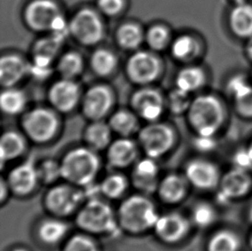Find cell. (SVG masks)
<instances>
[{
	"instance_id": "15",
	"label": "cell",
	"mask_w": 252,
	"mask_h": 251,
	"mask_svg": "<svg viewBox=\"0 0 252 251\" xmlns=\"http://www.w3.org/2000/svg\"><path fill=\"white\" fill-rule=\"evenodd\" d=\"M7 184L10 193L17 197L30 196L41 184L38 176L37 163L33 157L14 166L7 174Z\"/></svg>"
},
{
	"instance_id": "20",
	"label": "cell",
	"mask_w": 252,
	"mask_h": 251,
	"mask_svg": "<svg viewBox=\"0 0 252 251\" xmlns=\"http://www.w3.org/2000/svg\"><path fill=\"white\" fill-rule=\"evenodd\" d=\"M191 188L183 172H170L161 177L157 194L164 204L177 206L187 200Z\"/></svg>"
},
{
	"instance_id": "40",
	"label": "cell",
	"mask_w": 252,
	"mask_h": 251,
	"mask_svg": "<svg viewBox=\"0 0 252 251\" xmlns=\"http://www.w3.org/2000/svg\"><path fill=\"white\" fill-rule=\"evenodd\" d=\"M190 95L187 92H183L176 87L170 92L166 99L168 109L174 115H183L187 113L193 99L191 98Z\"/></svg>"
},
{
	"instance_id": "34",
	"label": "cell",
	"mask_w": 252,
	"mask_h": 251,
	"mask_svg": "<svg viewBox=\"0 0 252 251\" xmlns=\"http://www.w3.org/2000/svg\"><path fill=\"white\" fill-rule=\"evenodd\" d=\"M27 102L26 94L15 87L4 88L0 95V107L8 116H17L24 112Z\"/></svg>"
},
{
	"instance_id": "30",
	"label": "cell",
	"mask_w": 252,
	"mask_h": 251,
	"mask_svg": "<svg viewBox=\"0 0 252 251\" xmlns=\"http://www.w3.org/2000/svg\"><path fill=\"white\" fill-rule=\"evenodd\" d=\"M112 133L109 123H104L102 120L92 122L85 129V146L97 153L106 151L113 141Z\"/></svg>"
},
{
	"instance_id": "24",
	"label": "cell",
	"mask_w": 252,
	"mask_h": 251,
	"mask_svg": "<svg viewBox=\"0 0 252 251\" xmlns=\"http://www.w3.org/2000/svg\"><path fill=\"white\" fill-rule=\"evenodd\" d=\"M30 64L14 54L3 55L0 60V84L3 88L14 87L29 74Z\"/></svg>"
},
{
	"instance_id": "48",
	"label": "cell",
	"mask_w": 252,
	"mask_h": 251,
	"mask_svg": "<svg viewBox=\"0 0 252 251\" xmlns=\"http://www.w3.org/2000/svg\"><path fill=\"white\" fill-rule=\"evenodd\" d=\"M10 251H31L29 249L26 247H23V246H19V247H15V248L11 249Z\"/></svg>"
},
{
	"instance_id": "17",
	"label": "cell",
	"mask_w": 252,
	"mask_h": 251,
	"mask_svg": "<svg viewBox=\"0 0 252 251\" xmlns=\"http://www.w3.org/2000/svg\"><path fill=\"white\" fill-rule=\"evenodd\" d=\"M114 95L107 85H97L87 90L82 98V112L87 119L101 121L112 108Z\"/></svg>"
},
{
	"instance_id": "3",
	"label": "cell",
	"mask_w": 252,
	"mask_h": 251,
	"mask_svg": "<svg viewBox=\"0 0 252 251\" xmlns=\"http://www.w3.org/2000/svg\"><path fill=\"white\" fill-rule=\"evenodd\" d=\"M77 226L80 231L94 237H117L122 232L116 211L109 200L102 197L85 201L75 215Z\"/></svg>"
},
{
	"instance_id": "39",
	"label": "cell",
	"mask_w": 252,
	"mask_h": 251,
	"mask_svg": "<svg viewBox=\"0 0 252 251\" xmlns=\"http://www.w3.org/2000/svg\"><path fill=\"white\" fill-rule=\"evenodd\" d=\"M170 38V31L164 25H154L145 34V41L154 52H160L167 48Z\"/></svg>"
},
{
	"instance_id": "2",
	"label": "cell",
	"mask_w": 252,
	"mask_h": 251,
	"mask_svg": "<svg viewBox=\"0 0 252 251\" xmlns=\"http://www.w3.org/2000/svg\"><path fill=\"white\" fill-rule=\"evenodd\" d=\"M116 214L122 231L133 236L153 231L160 215L149 195L140 193L125 197L116 210Z\"/></svg>"
},
{
	"instance_id": "5",
	"label": "cell",
	"mask_w": 252,
	"mask_h": 251,
	"mask_svg": "<svg viewBox=\"0 0 252 251\" xmlns=\"http://www.w3.org/2000/svg\"><path fill=\"white\" fill-rule=\"evenodd\" d=\"M86 201L83 188L67 182L50 186L45 194L43 205L49 215L66 219L75 216Z\"/></svg>"
},
{
	"instance_id": "37",
	"label": "cell",
	"mask_w": 252,
	"mask_h": 251,
	"mask_svg": "<svg viewBox=\"0 0 252 251\" xmlns=\"http://www.w3.org/2000/svg\"><path fill=\"white\" fill-rule=\"evenodd\" d=\"M103 248L100 245L96 238L92 235L79 232L69 236L63 244L62 251H102Z\"/></svg>"
},
{
	"instance_id": "9",
	"label": "cell",
	"mask_w": 252,
	"mask_h": 251,
	"mask_svg": "<svg viewBox=\"0 0 252 251\" xmlns=\"http://www.w3.org/2000/svg\"><path fill=\"white\" fill-rule=\"evenodd\" d=\"M21 126L28 139L43 145L55 139L60 123L58 117L51 109L35 108L23 116Z\"/></svg>"
},
{
	"instance_id": "47",
	"label": "cell",
	"mask_w": 252,
	"mask_h": 251,
	"mask_svg": "<svg viewBox=\"0 0 252 251\" xmlns=\"http://www.w3.org/2000/svg\"><path fill=\"white\" fill-rule=\"evenodd\" d=\"M246 220L249 223L250 225L252 224V200L249 206L247 207V210L246 213Z\"/></svg>"
},
{
	"instance_id": "41",
	"label": "cell",
	"mask_w": 252,
	"mask_h": 251,
	"mask_svg": "<svg viewBox=\"0 0 252 251\" xmlns=\"http://www.w3.org/2000/svg\"><path fill=\"white\" fill-rule=\"evenodd\" d=\"M192 146L201 156H208L215 153L218 147L217 137L195 135L192 140Z\"/></svg>"
},
{
	"instance_id": "42",
	"label": "cell",
	"mask_w": 252,
	"mask_h": 251,
	"mask_svg": "<svg viewBox=\"0 0 252 251\" xmlns=\"http://www.w3.org/2000/svg\"><path fill=\"white\" fill-rule=\"evenodd\" d=\"M97 8L103 15L115 17L124 8V0H97Z\"/></svg>"
},
{
	"instance_id": "21",
	"label": "cell",
	"mask_w": 252,
	"mask_h": 251,
	"mask_svg": "<svg viewBox=\"0 0 252 251\" xmlns=\"http://www.w3.org/2000/svg\"><path fill=\"white\" fill-rule=\"evenodd\" d=\"M226 91L232 97L236 113L241 118L252 120V85L246 76H232L226 84Z\"/></svg>"
},
{
	"instance_id": "36",
	"label": "cell",
	"mask_w": 252,
	"mask_h": 251,
	"mask_svg": "<svg viewBox=\"0 0 252 251\" xmlns=\"http://www.w3.org/2000/svg\"><path fill=\"white\" fill-rule=\"evenodd\" d=\"M84 60L77 52H67L62 55L57 63V71L62 78L74 79L82 73Z\"/></svg>"
},
{
	"instance_id": "13",
	"label": "cell",
	"mask_w": 252,
	"mask_h": 251,
	"mask_svg": "<svg viewBox=\"0 0 252 251\" xmlns=\"http://www.w3.org/2000/svg\"><path fill=\"white\" fill-rule=\"evenodd\" d=\"M166 105V100L158 89L142 86L131 96L130 106L137 116L147 123L158 122Z\"/></svg>"
},
{
	"instance_id": "29",
	"label": "cell",
	"mask_w": 252,
	"mask_h": 251,
	"mask_svg": "<svg viewBox=\"0 0 252 251\" xmlns=\"http://www.w3.org/2000/svg\"><path fill=\"white\" fill-rule=\"evenodd\" d=\"M201 43L192 34H183L174 39L170 45V53L177 62H194L201 55Z\"/></svg>"
},
{
	"instance_id": "18",
	"label": "cell",
	"mask_w": 252,
	"mask_h": 251,
	"mask_svg": "<svg viewBox=\"0 0 252 251\" xmlns=\"http://www.w3.org/2000/svg\"><path fill=\"white\" fill-rule=\"evenodd\" d=\"M81 90L74 79L62 78L48 91V98L55 110L63 114L72 112L80 100Z\"/></svg>"
},
{
	"instance_id": "43",
	"label": "cell",
	"mask_w": 252,
	"mask_h": 251,
	"mask_svg": "<svg viewBox=\"0 0 252 251\" xmlns=\"http://www.w3.org/2000/svg\"><path fill=\"white\" fill-rule=\"evenodd\" d=\"M231 160H232L231 166L252 171V158L246 146L235 151L232 154Z\"/></svg>"
},
{
	"instance_id": "14",
	"label": "cell",
	"mask_w": 252,
	"mask_h": 251,
	"mask_svg": "<svg viewBox=\"0 0 252 251\" xmlns=\"http://www.w3.org/2000/svg\"><path fill=\"white\" fill-rule=\"evenodd\" d=\"M62 15L54 0H32L24 10V20L34 32H51L55 21Z\"/></svg>"
},
{
	"instance_id": "35",
	"label": "cell",
	"mask_w": 252,
	"mask_h": 251,
	"mask_svg": "<svg viewBox=\"0 0 252 251\" xmlns=\"http://www.w3.org/2000/svg\"><path fill=\"white\" fill-rule=\"evenodd\" d=\"M91 67L99 77H108L116 70L118 59L116 55L107 48H98L91 57Z\"/></svg>"
},
{
	"instance_id": "44",
	"label": "cell",
	"mask_w": 252,
	"mask_h": 251,
	"mask_svg": "<svg viewBox=\"0 0 252 251\" xmlns=\"http://www.w3.org/2000/svg\"><path fill=\"white\" fill-rule=\"evenodd\" d=\"M1 196H0V199H1V203L3 204V202L7 200V198L8 196L10 195V190L9 188V186H8V184H7L6 180H5V178H3L2 177L1 178Z\"/></svg>"
},
{
	"instance_id": "31",
	"label": "cell",
	"mask_w": 252,
	"mask_h": 251,
	"mask_svg": "<svg viewBox=\"0 0 252 251\" xmlns=\"http://www.w3.org/2000/svg\"><path fill=\"white\" fill-rule=\"evenodd\" d=\"M207 84V73L199 65H188L181 69L176 77V87L192 94L200 91Z\"/></svg>"
},
{
	"instance_id": "4",
	"label": "cell",
	"mask_w": 252,
	"mask_h": 251,
	"mask_svg": "<svg viewBox=\"0 0 252 251\" xmlns=\"http://www.w3.org/2000/svg\"><path fill=\"white\" fill-rule=\"evenodd\" d=\"M62 180L78 187H87L96 182L102 161L98 153L87 146L70 150L61 160Z\"/></svg>"
},
{
	"instance_id": "8",
	"label": "cell",
	"mask_w": 252,
	"mask_h": 251,
	"mask_svg": "<svg viewBox=\"0 0 252 251\" xmlns=\"http://www.w3.org/2000/svg\"><path fill=\"white\" fill-rule=\"evenodd\" d=\"M177 142L174 129L165 123H148L139 130L138 144L146 156L158 160L170 153Z\"/></svg>"
},
{
	"instance_id": "10",
	"label": "cell",
	"mask_w": 252,
	"mask_h": 251,
	"mask_svg": "<svg viewBox=\"0 0 252 251\" xmlns=\"http://www.w3.org/2000/svg\"><path fill=\"white\" fill-rule=\"evenodd\" d=\"M69 34L84 46H95L104 36V26L95 10L83 8L77 11L68 23Z\"/></svg>"
},
{
	"instance_id": "49",
	"label": "cell",
	"mask_w": 252,
	"mask_h": 251,
	"mask_svg": "<svg viewBox=\"0 0 252 251\" xmlns=\"http://www.w3.org/2000/svg\"><path fill=\"white\" fill-rule=\"evenodd\" d=\"M246 148H247V150H248L250 155H251V157H252V139H250L249 142H248V144L246 145Z\"/></svg>"
},
{
	"instance_id": "22",
	"label": "cell",
	"mask_w": 252,
	"mask_h": 251,
	"mask_svg": "<svg viewBox=\"0 0 252 251\" xmlns=\"http://www.w3.org/2000/svg\"><path fill=\"white\" fill-rule=\"evenodd\" d=\"M246 238L236 228L216 226L205 242V251H242Z\"/></svg>"
},
{
	"instance_id": "25",
	"label": "cell",
	"mask_w": 252,
	"mask_h": 251,
	"mask_svg": "<svg viewBox=\"0 0 252 251\" xmlns=\"http://www.w3.org/2000/svg\"><path fill=\"white\" fill-rule=\"evenodd\" d=\"M215 201L199 200L191 207L189 217L195 229L201 231L213 230L220 220V211Z\"/></svg>"
},
{
	"instance_id": "38",
	"label": "cell",
	"mask_w": 252,
	"mask_h": 251,
	"mask_svg": "<svg viewBox=\"0 0 252 251\" xmlns=\"http://www.w3.org/2000/svg\"><path fill=\"white\" fill-rule=\"evenodd\" d=\"M37 171L40 183L47 186H53L62 179L61 161L47 158L37 163Z\"/></svg>"
},
{
	"instance_id": "50",
	"label": "cell",
	"mask_w": 252,
	"mask_h": 251,
	"mask_svg": "<svg viewBox=\"0 0 252 251\" xmlns=\"http://www.w3.org/2000/svg\"><path fill=\"white\" fill-rule=\"evenodd\" d=\"M229 1H230V2H232V3H233V5L248 2V0H229Z\"/></svg>"
},
{
	"instance_id": "27",
	"label": "cell",
	"mask_w": 252,
	"mask_h": 251,
	"mask_svg": "<svg viewBox=\"0 0 252 251\" xmlns=\"http://www.w3.org/2000/svg\"><path fill=\"white\" fill-rule=\"evenodd\" d=\"M131 185L130 178L121 170H113L99 182L102 198L109 200H123Z\"/></svg>"
},
{
	"instance_id": "19",
	"label": "cell",
	"mask_w": 252,
	"mask_h": 251,
	"mask_svg": "<svg viewBox=\"0 0 252 251\" xmlns=\"http://www.w3.org/2000/svg\"><path fill=\"white\" fill-rule=\"evenodd\" d=\"M139 144L133 139L119 137L106 150V162L113 170H126L139 159Z\"/></svg>"
},
{
	"instance_id": "26",
	"label": "cell",
	"mask_w": 252,
	"mask_h": 251,
	"mask_svg": "<svg viewBox=\"0 0 252 251\" xmlns=\"http://www.w3.org/2000/svg\"><path fill=\"white\" fill-rule=\"evenodd\" d=\"M227 23L236 37L246 41L252 38V3L246 2L233 5L229 11Z\"/></svg>"
},
{
	"instance_id": "28",
	"label": "cell",
	"mask_w": 252,
	"mask_h": 251,
	"mask_svg": "<svg viewBox=\"0 0 252 251\" xmlns=\"http://www.w3.org/2000/svg\"><path fill=\"white\" fill-rule=\"evenodd\" d=\"M27 151L26 136L17 131L3 132L0 139V158L2 168L4 163L17 159Z\"/></svg>"
},
{
	"instance_id": "1",
	"label": "cell",
	"mask_w": 252,
	"mask_h": 251,
	"mask_svg": "<svg viewBox=\"0 0 252 251\" xmlns=\"http://www.w3.org/2000/svg\"><path fill=\"white\" fill-rule=\"evenodd\" d=\"M186 115L195 135L217 137L227 121L225 103L215 94H201L194 97Z\"/></svg>"
},
{
	"instance_id": "45",
	"label": "cell",
	"mask_w": 252,
	"mask_h": 251,
	"mask_svg": "<svg viewBox=\"0 0 252 251\" xmlns=\"http://www.w3.org/2000/svg\"><path fill=\"white\" fill-rule=\"evenodd\" d=\"M246 57L251 63H252V38L249 39L246 42V48H245Z\"/></svg>"
},
{
	"instance_id": "11",
	"label": "cell",
	"mask_w": 252,
	"mask_h": 251,
	"mask_svg": "<svg viewBox=\"0 0 252 251\" xmlns=\"http://www.w3.org/2000/svg\"><path fill=\"white\" fill-rule=\"evenodd\" d=\"M194 226L189 215L171 211L160 214L154 230L159 241L168 245H177L185 241L193 231Z\"/></svg>"
},
{
	"instance_id": "46",
	"label": "cell",
	"mask_w": 252,
	"mask_h": 251,
	"mask_svg": "<svg viewBox=\"0 0 252 251\" xmlns=\"http://www.w3.org/2000/svg\"><path fill=\"white\" fill-rule=\"evenodd\" d=\"M249 231L246 235V245H247V247L249 249L250 251H252V224L250 225Z\"/></svg>"
},
{
	"instance_id": "33",
	"label": "cell",
	"mask_w": 252,
	"mask_h": 251,
	"mask_svg": "<svg viewBox=\"0 0 252 251\" xmlns=\"http://www.w3.org/2000/svg\"><path fill=\"white\" fill-rule=\"evenodd\" d=\"M116 41L123 49L135 50L145 41V34L138 24L126 23L117 29Z\"/></svg>"
},
{
	"instance_id": "23",
	"label": "cell",
	"mask_w": 252,
	"mask_h": 251,
	"mask_svg": "<svg viewBox=\"0 0 252 251\" xmlns=\"http://www.w3.org/2000/svg\"><path fill=\"white\" fill-rule=\"evenodd\" d=\"M69 231L65 219L50 215L38 223L35 234L41 244L52 247L64 244L69 237Z\"/></svg>"
},
{
	"instance_id": "6",
	"label": "cell",
	"mask_w": 252,
	"mask_h": 251,
	"mask_svg": "<svg viewBox=\"0 0 252 251\" xmlns=\"http://www.w3.org/2000/svg\"><path fill=\"white\" fill-rule=\"evenodd\" d=\"M214 194L220 207L249 199L252 196V171L234 166L224 170Z\"/></svg>"
},
{
	"instance_id": "12",
	"label": "cell",
	"mask_w": 252,
	"mask_h": 251,
	"mask_svg": "<svg viewBox=\"0 0 252 251\" xmlns=\"http://www.w3.org/2000/svg\"><path fill=\"white\" fill-rule=\"evenodd\" d=\"M125 71L130 82L134 85L147 86L159 77L160 61L151 52L138 51L127 60Z\"/></svg>"
},
{
	"instance_id": "7",
	"label": "cell",
	"mask_w": 252,
	"mask_h": 251,
	"mask_svg": "<svg viewBox=\"0 0 252 251\" xmlns=\"http://www.w3.org/2000/svg\"><path fill=\"white\" fill-rule=\"evenodd\" d=\"M223 171L221 166L207 156L188 160L183 173L190 187L202 193H214L218 189Z\"/></svg>"
},
{
	"instance_id": "32",
	"label": "cell",
	"mask_w": 252,
	"mask_h": 251,
	"mask_svg": "<svg viewBox=\"0 0 252 251\" xmlns=\"http://www.w3.org/2000/svg\"><path fill=\"white\" fill-rule=\"evenodd\" d=\"M109 125L113 132L119 137L130 138L139 131L138 117L135 113L121 109L110 116Z\"/></svg>"
},
{
	"instance_id": "16",
	"label": "cell",
	"mask_w": 252,
	"mask_h": 251,
	"mask_svg": "<svg viewBox=\"0 0 252 251\" xmlns=\"http://www.w3.org/2000/svg\"><path fill=\"white\" fill-rule=\"evenodd\" d=\"M158 160L145 157L139 158L131 168L130 182L138 193L149 195L157 193L161 180L160 169Z\"/></svg>"
}]
</instances>
